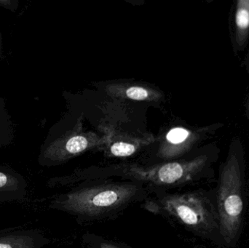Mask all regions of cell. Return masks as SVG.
<instances>
[{"label":"cell","instance_id":"obj_1","mask_svg":"<svg viewBox=\"0 0 249 248\" xmlns=\"http://www.w3.org/2000/svg\"><path fill=\"white\" fill-rule=\"evenodd\" d=\"M136 192L131 185H105L76 191L59 202L62 209L86 215H96L121 207Z\"/></svg>","mask_w":249,"mask_h":248},{"label":"cell","instance_id":"obj_2","mask_svg":"<svg viewBox=\"0 0 249 248\" xmlns=\"http://www.w3.org/2000/svg\"><path fill=\"white\" fill-rule=\"evenodd\" d=\"M241 176L235 160L225 166L219 181L218 211L222 235L227 242L235 238L239 230L244 211Z\"/></svg>","mask_w":249,"mask_h":248},{"label":"cell","instance_id":"obj_3","mask_svg":"<svg viewBox=\"0 0 249 248\" xmlns=\"http://www.w3.org/2000/svg\"><path fill=\"white\" fill-rule=\"evenodd\" d=\"M165 211L187 227L206 231L213 228L214 218L204 198L196 194L174 195L162 201Z\"/></svg>","mask_w":249,"mask_h":248},{"label":"cell","instance_id":"obj_4","mask_svg":"<svg viewBox=\"0 0 249 248\" xmlns=\"http://www.w3.org/2000/svg\"><path fill=\"white\" fill-rule=\"evenodd\" d=\"M200 162L184 165L178 163L164 165L155 170L136 173V177L156 184H175L188 182L192 179Z\"/></svg>","mask_w":249,"mask_h":248},{"label":"cell","instance_id":"obj_5","mask_svg":"<svg viewBox=\"0 0 249 248\" xmlns=\"http://www.w3.org/2000/svg\"><path fill=\"white\" fill-rule=\"evenodd\" d=\"M33 241L28 237L12 236L0 238V248H32Z\"/></svg>","mask_w":249,"mask_h":248},{"label":"cell","instance_id":"obj_6","mask_svg":"<svg viewBox=\"0 0 249 248\" xmlns=\"http://www.w3.org/2000/svg\"><path fill=\"white\" fill-rule=\"evenodd\" d=\"M235 22L238 28L241 30H245L249 27V1H238Z\"/></svg>","mask_w":249,"mask_h":248},{"label":"cell","instance_id":"obj_7","mask_svg":"<svg viewBox=\"0 0 249 248\" xmlns=\"http://www.w3.org/2000/svg\"><path fill=\"white\" fill-rule=\"evenodd\" d=\"M88 147V141L83 136H75L69 140L66 145L67 151L70 154H77L84 151Z\"/></svg>","mask_w":249,"mask_h":248},{"label":"cell","instance_id":"obj_8","mask_svg":"<svg viewBox=\"0 0 249 248\" xmlns=\"http://www.w3.org/2000/svg\"><path fill=\"white\" fill-rule=\"evenodd\" d=\"M135 151L134 146L127 143H115L111 147V152L116 157H127L133 154Z\"/></svg>","mask_w":249,"mask_h":248},{"label":"cell","instance_id":"obj_9","mask_svg":"<svg viewBox=\"0 0 249 248\" xmlns=\"http://www.w3.org/2000/svg\"><path fill=\"white\" fill-rule=\"evenodd\" d=\"M189 132L183 128H175L168 132L167 135V139L172 144H179L185 141L188 137Z\"/></svg>","mask_w":249,"mask_h":248},{"label":"cell","instance_id":"obj_10","mask_svg":"<svg viewBox=\"0 0 249 248\" xmlns=\"http://www.w3.org/2000/svg\"><path fill=\"white\" fill-rule=\"evenodd\" d=\"M126 95L129 99L133 100H144L148 96V92L142 87H133L127 89Z\"/></svg>","mask_w":249,"mask_h":248},{"label":"cell","instance_id":"obj_11","mask_svg":"<svg viewBox=\"0 0 249 248\" xmlns=\"http://www.w3.org/2000/svg\"><path fill=\"white\" fill-rule=\"evenodd\" d=\"M15 182L16 181L10 179V178L7 175L0 172V189L10 187L12 185L14 184Z\"/></svg>","mask_w":249,"mask_h":248},{"label":"cell","instance_id":"obj_12","mask_svg":"<svg viewBox=\"0 0 249 248\" xmlns=\"http://www.w3.org/2000/svg\"><path fill=\"white\" fill-rule=\"evenodd\" d=\"M99 248H121L118 246H114V245L107 244V243H104Z\"/></svg>","mask_w":249,"mask_h":248}]
</instances>
